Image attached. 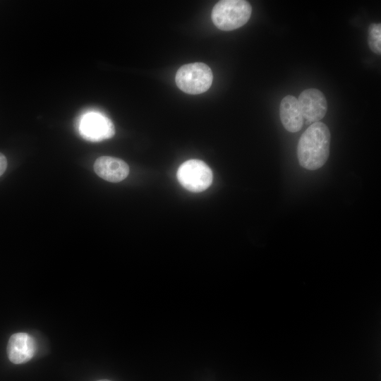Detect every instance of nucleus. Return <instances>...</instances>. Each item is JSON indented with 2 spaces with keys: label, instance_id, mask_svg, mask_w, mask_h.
<instances>
[{
  "label": "nucleus",
  "instance_id": "nucleus-2",
  "mask_svg": "<svg viewBox=\"0 0 381 381\" xmlns=\"http://www.w3.org/2000/svg\"><path fill=\"white\" fill-rule=\"evenodd\" d=\"M251 13V5L247 1L222 0L214 6L211 16L217 28L229 31L245 25Z\"/></svg>",
  "mask_w": 381,
  "mask_h": 381
},
{
  "label": "nucleus",
  "instance_id": "nucleus-1",
  "mask_svg": "<svg viewBox=\"0 0 381 381\" xmlns=\"http://www.w3.org/2000/svg\"><path fill=\"white\" fill-rule=\"evenodd\" d=\"M330 133L322 122L313 123L301 135L297 157L300 165L308 170H316L327 162L329 155Z\"/></svg>",
  "mask_w": 381,
  "mask_h": 381
},
{
  "label": "nucleus",
  "instance_id": "nucleus-12",
  "mask_svg": "<svg viewBox=\"0 0 381 381\" xmlns=\"http://www.w3.org/2000/svg\"><path fill=\"white\" fill-rule=\"evenodd\" d=\"M98 381H110L109 380H98Z\"/></svg>",
  "mask_w": 381,
  "mask_h": 381
},
{
  "label": "nucleus",
  "instance_id": "nucleus-7",
  "mask_svg": "<svg viewBox=\"0 0 381 381\" xmlns=\"http://www.w3.org/2000/svg\"><path fill=\"white\" fill-rule=\"evenodd\" d=\"M36 352L35 339L28 333L12 334L7 344V355L11 362L21 364L29 361Z\"/></svg>",
  "mask_w": 381,
  "mask_h": 381
},
{
  "label": "nucleus",
  "instance_id": "nucleus-10",
  "mask_svg": "<svg viewBox=\"0 0 381 381\" xmlns=\"http://www.w3.org/2000/svg\"><path fill=\"white\" fill-rule=\"evenodd\" d=\"M368 45L370 50L377 54L381 53V24L372 23L368 28Z\"/></svg>",
  "mask_w": 381,
  "mask_h": 381
},
{
  "label": "nucleus",
  "instance_id": "nucleus-11",
  "mask_svg": "<svg viewBox=\"0 0 381 381\" xmlns=\"http://www.w3.org/2000/svg\"><path fill=\"white\" fill-rule=\"evenodd\" d=\"M7 167V159L6 157L0 152V176L4 173Z\"/></svg>",
  "mask_w": 381,
  "mask_h": 381
},
{
  "label": "nucleus",
  "instance_id": "nucleus-4",
  "mask_svg": "<svg viewBox=\"0 0 381 381\" xmlns=\"http://www.w3.org/2000/svg\"><path fill=\"white\" fill-rule=\"evenodd\" d=\"M176 176L181 185L188 190L200 193L212 182V172L203 161L189 159L179 167Z\"/></svg>",
  "mask_w": 381,
  "mask_h": 381
},
{
  "label": "nucleus",
  "instance_id": "nucleus-3",
  "mask_svg": "<svg viewBox=\"0 0 381 381\" xmlns=\"http://www.w3.org/2000/svg\"><path fill=\"white\" fill-rule=\"evenodd\" d=\"M211 68L203 63L196 62L183 65L177 71L175 81L183 92L197 95L207 91L212 83Z\"/></svg>",
  "mask_w": 381,
  "mask_h": 381
},
{
  "label": "nucleus",
  "instance_id": "nucleus-9",
  "mask_svg": "<svg viewBox=\"0 0 381 381\" xmlns=\"http://www.w3.org/2000/svg\"><path fill=\"white\" fill-rule=\"evenodd\" d=\"M279 116L282 125L290 133L299 131L304 123L298 99L293 95H286L282 99Z\"/></svg>",
  "mask_w": 381,
  "mask_h": 381
},
{
  "label": "nucleus",
  "instance_id": "nucleus-5",
  "mask_svg": "<svg viewBox=\"0 0 381 381\" xmlns=\"http://www.w3.org/2000/svg\"><path fill=\"white\" fill-rule=\"evenodd\" d=\"M79 131L84 139L100 142L112 138L115 134V128L107 116L98 112H90L82 118Z\"/></svg>",
  "mask_w": 381,
  "mask_h": 381
},
{
  "label": "nucleus",
  "instance_id": "nucleus-6",
  "mask_svg": "<svg viewBox=\"0 0 381 381\" xmlns=\"http://www.w3.org/2000/svg\"><path fill=\"white\" fill-rule=\"evenodd\" d=\"M305 121L318 122L326 114L327 102L324 94L315 88L304 90L298 99Z\"/></svg>",
  "mask_w": 381,
  "mask_h": 381
},
{
  "label": "nucleus",
  "instance_id": "nucleus-8",
  "mask_svg": "<svg viewBox=\"0 0 381 381\" xmlns=\"http://www.w3.org/2000/svg\"><path fill=\"white\" fill-rule=\"evenodd\" d=\"M94 170L102 179L109 182L117 183L128 176L129 167L119 158L102 156L95 162Z\"/></svg>",
  "mask_w": 381,
  "mask_h": 381
}]
</instances>
